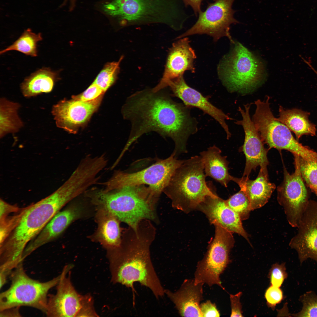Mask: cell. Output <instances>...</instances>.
<instances>
[{
	"label": "cell",
	"mask_w": 317,
	"mask_h": 317,
	"mask_svg": "<svg viewBox=\"0 0 317 317\" xmlns=\"http://www.w3.org/2000/svg\"><path fill=\"white\" fill-rule=\"evenodd\" d=\"M165 88L146 89L127 98L121 112L131 128L123 154L142 135L151 131L171 139L176 155L187 152V142L197 131V122L191 115L189 107L174 101Z\"/></svg>",
	"instance_id": "obj_1"
},
{
	"label": "cell",
	"mask_w": 317,
	"mask_h": 317,
	"mask_svg": "<svg viewBox=\"0 0 317 317\" xmlns=\"http://www.w3.org/2000/svg\"><path fill=\"white\" fill-rule=\"evenodd\" d=\"M156 230L151 221L145 220L137 229L129 227L120 246L111 250L109 258L112 280L133 288L135 282L149 289L156 298L165 294L151 262L150 248Z\"/></svg>",
	"instance_id": "obj_2"
},
{
	"label": "cell",
	"mask_w": 317,
	"mask_h": 317,
	"mask_svg": "<svg viewBox=\"0 0 317 317\" xmlns=\"http://www.w3.org/2000/svg\"><path fill=\"white\" fill-rule=\"evenodd\" d=\"M74 198L71 190L62 185L54 192L34 204L22 208L13 229L0 244V258L16 266L23 262L24 251L53 217Z\"/></svg>",
	"instance_id": "obj_3"
},
{
	"label": "cell",
	"mask_w": 317,
	"mask_h": 317,
	"mask_svg": "<svg viewBox=\"0 0 317 317\" xmlns=\"http://www.w3.org/2000/svg\"><path fill=\"white\" fill-rule=\"evenodd\" d=\"M145 186H127L111 190L92 188L88 197L97 208L108 211L120 221L136 229L144 220L158 221L156 207L160 195Z\"/></svg>",
	"instance_id": "obj_4"
},
{
	"label": "cell",
	"mask_w": 317,
	"mask_h": 317,
	"mask_svg": "<svg viewBox=\"0 0 317 317\" xmlns=\"http://www.w3.org/2000/svg\"><path fill=\"white\" fill-rule=\"evenodd\" d=\"M201 156L185 160L175 171L163 192L174 208L186 213L195 209L208 196L217 195L212 182L207 183Z\"/></svg>",
	"instance_id": "obj_5"
},
{
	"label": "cell",
	"mask_w": 317,
	"mask_h": 317,
	"mask_svg": "<svg viewBox=\"0 0 317 317\" xmlns=\"http://www.w3.org/2000/svg\"><path fill=\"white\" fill-rule=\"evenodd\" d=\"M218 67L219 77L230 92L247 93L253 90L264 77L261 61L241 44L237 42Z\"/></svg>",
	"instance_id": "obj_6"
},
{
	"label": "cell",
	"mask_w": 317,
	"mask_h": 317,
	"mask_svg": "<svg viewBox=\"0 0 317 317\" xmlns=\"http://www.w3.org/2000/svg\"><path fill=\"white\" fill-rule=\"evenodd\" d=\"M10 275V287L0 294V311L26 306L45 313L48 291L57 285L60 274L48 281L41 282L29 276L21 263L12 271Z\"/></svg>",
	"instance_id": "obj_7"
},
{
	"label": "cell",
	"mask_w": 317,
	"mask_h": 317,
	"mask_svg": "<svg viewBox=\"0 0 317 317\" xmlns=\"http://www.w3.org/2000/svg\"><path fill=\"white\" fill-rule=\"evenodd\" d=\"M269 100L267 96L263 101H255L256 109L252 117V120L264 143L269 149L286 150L303 159H311L313 151L299 143L289 128L277 120L270 108Z\"/></svg>",
	"instance_id": "obj_8"
},
{
	"label": "cell",
	"mask_w": 317,
	"mask_h": 317,
	"mask_svg": "<svg viewBox=\"0 0 317 317\" xmlns=\"http://www.w3.org/2000/svg\"><path fill=\"white\" fill-rule=\"evenodd\" d=\"M184 161L177 159L175 153L173 152L168 158L158 159L140 171L132 172L116 171L110 178L101 184L106 190L127 186L146 185L160 195L176 170Z\"/></svg>",
	"instance_id": "obj_9"
},
{
	"label": "cell",
	"mask_w": 317,
	"mask_h": 317,
	"mask_svg": "<svg viewBox=\"0 0 317 317\" xmlns=\"http://www.w3.org/2000/svg\"><path fill=\"white\" fill-rule=\"evenodd\" d=\"M215 226L214 238L203 258L197 263L194 282L196 284L206 283L210 286L217 285L225 290L220 275L230 262L229 253L234 240L232 232L220 225Z\"/></svg>",
	"instance_id": "obj_10"
},
{
	"label": "cell",
	"mask_w": 317,
	"mask_h": 317,
	"mask_svg": "<svg viewBox=\"0 0 317 317\" xmlns=\"http://www.w3.org/2000/svg\"><path fill=\"white\" fill-rule=\"evenodd\" d=\"M234 1L213 0V3H209L205 11L199 13L195 23L178 38L205 34L212 36L215 41L226 36L234 44L230 34V26L232 24L239 23L234 17L235 11L232 6Z\"/></svg>",
	"instance_id": "obj_11"
},
{
	"label": "cell",
	"mask_w": 317,
	"mask_h": 317,
	"mask_svg": "<svg viewBox=\"0 0 317 317\" xmlns=\"http://www.w3.org/2000/svg\"><path fill=\"white\" fill-rule=\"evenodd\" d=\"M294 155L295 171L290 174L284 169V181L277 189V199L289 224L297 227L309 200L301 172L299 156Z\"/></svg>",
	"instance_id": "obj_12"
},
{
	"label": "cell",
	"mask_w": 317,
	"mask_h": 317,
	"mask_svg": "<svg viewBox=\"0 0 317 317\" xmlns=\"http://www.w3.org/2000/svg\"><path fill=\"white\" fill-rule=\"evenodd\" d=\"M165 0H114L103 6L108 14L117 17L127 24L140 22L167 23V2Z\"/></svg>",
	"instance_id": "obj_13"
},
{
	"label": "cell",
	"mask_w": 317,
	"mask_h": 317,
	"mask_svg": "<svg viewBox=\"0 0 317 317\" xmlns=\"http://www.w3.org/2000/svg\"><path fill=\"white\" fill-rule=\"evenodd\" d=\"M104 95L89 101L64 99L52 107L51 113L56 126L70 133H76L97 109Z\"/></svg>",
	"instance_id": "obj_14"
},
{
	"label": "cell",
	"mask_w": 317,
	"mask_h": 317,
	"mask_svg": "<svg viewBox=\"0 0 317 317\" xmlns=\"http://www.w3.org/2000/svg\"><path fill=\"white\" fill-rule=\"evenodd\" d=\"M71 265L65 266L60 274L55 294H48L46 311L48 317H77L81 310L85 295H80L70 280Z\"/></svg>",
	"instance_id": "obj_15"
},
{
	"label": "cell",
	"mask_w": 317,
	"mask_h": 317,
	"mask_svg": "<svg viewBox=\"0 0 317 317\" xmlns=\"http://www.w3.org/2000/svg\"><path fill=\"white\" fill-rule=\"evenodd\" d=\"M251 104L248 103L244 105V109L239 107L238 110L242 119L235 122L242 127L245 132L244 142L242 148L246 161L243 176L247 178H249L252 171L257 167L267 168L269 164L267 150L264 148V143L250 117Z\"/></svg>",
	"instance_id": "obj_16"
},
{
	"label": "cell",
	"mask_w": 317,
	"mask_h": 317,
	"mask_svg": "<svg viewBox=\"0 0 317 317\" xmlns=\"http://www.w3.org/2000/svg\"><path fill=\"white\" fill-rule=\"evenodd\" d=\"M297 227L289 246L297 252L301 263L308 258L317 262V201L309 200Z\"/></svg>",
	"instance_id": "obj_17"
},
{
	"label": "cell",
	"mask_w": 317,
	"mask_h": 317,
	"mask_svg": "<svg viewBox=\"0 0 317 317\" xmlns=\"http://www.w3.org/2000/svg\"><path fill=\"white\" fill-rule=\"evenodd\" d=\"M166 84V87H169L174 95L180 99L185 105L198 108L214 118L224 129L227 138L230 137L231 134L226 120L232 119L213 105L198 91L189 86L183 75L170 80Z\"/></svg>",
	"instance_id": "obj_18"
},
{
	"label": "cell",
	"mask_w": 317,
	"mask_h": 317,
	"mask_svg": "<svg viewBox=\"0 0 317 317\" xmlns=\"http://www.w3.org/2000/svg\"><path fill=\"white\" fill-rule=\"evenodd\" d=\"M188 38H184L174 43L168 56L164 72L158 84L153 88L155 90L166 88L170 80L183 75L186 70L195 72L193 61L196 58L194 50L190 45Z\"/></svg>",
	"instance_id": "obj_19"
},
{
	"label": "cell",
	"mask_w": 317,
	"mask_h": 317,
	"mask_svg": "<svg viewBox=\"0 0 317 317\" xmlns=\"http://www.w3.org/2000/svg\"><path fill=\"white\" fill-rule=\"evenodd\" d=\"M197 209L206 215L211 224L220 225L232 232L237 233L250 243L239 215L217 195L207 196Z\"/></svg>",
	"instance_id": "obj_20"
},
{
	"label": "cell",
	"mask_w": 317,
	"mask_h": 317,
	"mask_svg": "<svg viewBox=\"0 0 317 317\" xmlns=\"http://www.w3.org/2000/svg\"><path fill=\"white\" fill-rule=\"evenodd\" d=\"M81 210L80 207L74 206L57 213L27 245L23 253V259L60 235L71 223L80 217Z\"/></svg>",
	"instance_id": "obj_21"
},
{
	"label": "cell",
	"mask_w": 317,
	"mask_h": 317,
	"mask_svg": "<svg viewBox=\"0 0 317 317\" xmlns=\"http://www.w3.org/2000/svg\"><path fill=\"white\" fill-rule=\"evenodd\" d=\"M204 284L194 283V279H185L180 288L173 292L165 289V294L174 304L182 317H203L200 309Z\"/></svg>",
	"instance_id": "obj_22"
},
{
	"label": "cell",
	"mask_w": 317,
	"mask_h": 317,
	"mask_svg": "<svg viewBox=\"0 0 317 317\" xmlns=\"http://www.w3.org/2000/svg\"><path fill=\"white\" fill-rule=\"evenodd\" d=\"M232 181L236 183L246 194L250 202L251 211L264 205L276 188L275 184L269 180L267 168H260L255 180L245 177L238 178L232 176Z\"/></svg>",
	"instance_id": "obj_23"
},
{
	"label": "cell",
	"mask_w": 317,
	"mask_h": 317,
	"mask_svg": "<svg viewBox=\"0 0 317 317\" xmlns=\"http://www.w3.org/2000/svg\"><path fill=\"white\" fill-rule=\"evenodd\" d=\"M97 209L96 218L98 227L95 238L110 250L119 247L122 238L120 221L108 211L101 208Z\"/></svg>",
	"instance_id": "obj_24"
},
{
	"label": "cell",
	"mask_w": 317,
	"mask_h": 317,
	"mask_svg": "<svg viewBox=\"0 0 317 317\" xmlns=\"http://www.w3.org/2000/svg\"><path fill=\"white\" fill-rule=\"evenodd\" d=\"M220 149L215 146L200 153L204 163L206 177L209 176L225 187L232 180L229 172V162L225 156L221 155Z\"/></svg>",
	"instance_id": "obj_25"
},
{
	"label": "cell",
	"mask_w": 317,
	"mask_h": 317,
	"mask_svg": "<svg viewBox=\"0 0 317 317\" xmlns=\"http://www.w3.org/2000/svg\"><path fill=\"white\" fill-rule=\"evenodd\" d=\"M58 78V73L50 68H43L37 70L26 78L21 85L23 96L29 98L53 90Z\"/></svg>",
	"instance_id": "obj_26"
},
{
	"label": "cell",
	"mask_w": 317,
	"mask_h": 317,
	"mask_svg": "<svg viewBox=\"0 0 317 317\" xmlns=\"http://www.w3.org/2000/svg\"><path fill=\"white\" fill-rule=\"evenodd\" d=\"M277 120L286 125L295 135L297 140L304 135H315V125L308 119L310 113L296 108L286 109L280 105Z\"/></svg>",
	"instance_id": "obj_27"
},
{
	"label": "cell",
	"mask_w": 317,
	"mask_h": 317,
	"mask_svg": "<svg viewBox=\"0 0 317 317\" xmlns=\"http://www.w3.org/2000/svg\"><path fill=\"white\" fill-rule=\"evenodd\" d=\"M21 107L18 103L5 97L0 100V137L18 131L23 126L19 117L18 111Z\"/></svg>",
	"instance_id": "obj_28"
},
{
	"label": "cell",
	"mask_w": 317,
	"mask_h": 317,
	"mask_svg": "<svg viewBox=\"0 0 317 317\" xmlns=\"http://www.w3.org/2000/svg\"><path fill=\"white\" fill-rule=\"evenodd\" d=\"M42 39L41 33L36 34L28 28L12 45L0 51V55L11 50H16L26 55H37V43Z\"/></svg>",
	"instance_id": "obj_29"
},
{
	"label": "cell",
	"mask_w": 317,
	"mask_h": 317,
	"mask_svg": "<svg viewBox=\"0 0 317 317\" xmlns=\"http://www.w3.org/2000/svg\"><path fill=\"white\" fill-rule=\"evenodd\" d=\"M121 57L118 61L105 64L93 82L105 92L115 82L120 70V65L123 59Z\"/></svg>",
	"instance_id": "obj_30"
},
{
	"label": "cell",
	"mask_w": 317,
	"mask_h": 317,
	"mask_svg": "<svg viewBox=\"0 0 317 317\" xmlns=\"http://www.w3.org/2000/svg\"><path fill=\"white\" fill-rule=\"evenodd\" d=\"M225 201L230 207L239 215L242 221L249 218L251 211L250 202L243 191L240 190Z\"/></svg>",
	"instance_id": "obj_31"
},
{
	"label": "cell",
	"mask_w": 317,
	"mask_h": 317,
	"mask_svg": "<svg viewBox=\"0 0 317 317\" xmlns=\"http://www.w3.org/2000/svg\"><path fill=\"white\" fill-rule=\"evenodd\" d=\"M303 178L317 195V161L304 159L299 157Z\"/></svg>",
	"instance_id": "obj_32"
},
{
	"label": "cell",
	"mask_w": 317,
	"mask_h": 317,
	"mask_svg": "<svg viewBox=\"0 0 317 317\" xmlns=\"http://www.w3.org/2000/svg\"><path fill=\"white\" fill-rule=\"evenodd\" d=\"M299 300L303 304L301 311L294 314L296 317H317V296L312 291L301 296Z\"/></svg>",
	"instance_id": "obj_33"
},
{
	"label": "cell",
	"mask_w": 317,
	"mask_h": 317,
	"mask_svg": "<svg viewBox=\"0 0 317 317\" xmlns=\"http://www.w3.org/2000/svg\"><path fill=\"white\" fill-rule=\"evenodd\" d=\"M287 277L285 264H274L270 269L268 275L271 285L280 287Z\"/></svg>",
	"instance_id": "obj_34"
},
{
	"label": "cell",
	"mask_w": 317,
	"mask_h": 317,
	"mask_svg": "<svg viewBox=\"0 0 317 317\" xmlns=\"http://www.w3.org/2000/svg\"><path fill=\"white\" fill-rule=\"evenodd\" d=\"M265 297L268 306L274 310L276 305L283 299V293L279 288L271 285L266 290Z\"/></svg>",
	"instance_id": "obj_35"
},
{
	"label": "cell",
	"mask_w": 317,
	"mask_h": 317,
	"mask_svg": "<svg viewBox=\"0 0 317 317\" xmlns=\"http://www.w3.org/2000/svg\"><path fill=\"white\" fill-rule=\"evenodd\" d=\"M105 92L93 82L81 93L73 96L72 98L83 101H89L104 95Z\"/></svg>",
	"instance_id": "obj_36"
},
{
	"label": "cell",
	"mask_w": 317,
	"mask_h": 317,
	"mask_svg": "<svg viewBox=\"0 0 317 317\" xmlns=\"http://www.w3.org/2000/svg\"><path fill=\"white\" fill-rule=\"evenodd\" d=\"M79 316H98L93 307L92 298L89 294L85 295L82 307L77 317Z\"/></svg>",
	"instance_id": "obj_37"
},
{
	"label": "cell",
	"mask_w": 317,
	"mask_h": 317,
	"mask_svg": "<svg viewBox=\"0 0 317 317\" xmlns=\"http://www.w3.org/2000/svg\"><path fill=\"white\" fill-rule=\"evenodd\" d=\"M242 294V293L240 292L235 295H230L231 309V317L243 316L242 306L240 301Z\"/></svg>",
	"instance_id": "obj_38"
},
{
	"label": "cell",
	"mask_w": 317,
	"mask_h": 317,
	"mask_svg": "<svg viewBox=\"0 0 317 317\" xmlns=\"http://www.w3.org/2000/svg\"><path fill=\"white\" fill-rule=\"evenodd\" d=\"M200 309L203 317H219L220 314L215 303L210 300L200 305Z\"/></svg>",
	"instance_id": "obj_39"
},
{
	"label": "cell",
	"mask_w": 317,
	"mask_h": 317,
	"mask_svg": "<svg viewBox=\"0 0 317 317\" xmlns=\"http://www.w3.org/2000/svg\"><path fill=\"white\" fill-rule=\"evenodd\" d=\"M185 6H190L193 9L195 14L197 15L201 11V5L204 0H182Z\"/></svg>",
	"instance_id": "obj_40"
},
{
	"label": "cell",
	"mask_w": 317,
	"mask_h": 317,
	"mask_svg": "<svg viewBox=\"0 0 317 317\" xmlns=\"http://www.w3.org/2000/svg\"><path fill=\"white\" fill-rule=\"evenodd\" d=\"M19 307H16L0 311V317H20Z\"/></svg>",
	"instance_id": "obj_41"
},
{
	"label": "cell",
	"mask_w": 317,
	"mask_h": 317,
	"mask_svg": "<svg viewBox=\"0 0 317 317\" xmlns=\"http://www.w3.org/2000/svg\"><path fill=\"white\" fill-rule=\"evenodd\" d=\"M70 2L71 3L72 5H73V4L74 3L75 0H70Z\"/></svg>",
	"instance_id": "obj_42"
}]
</instances>
